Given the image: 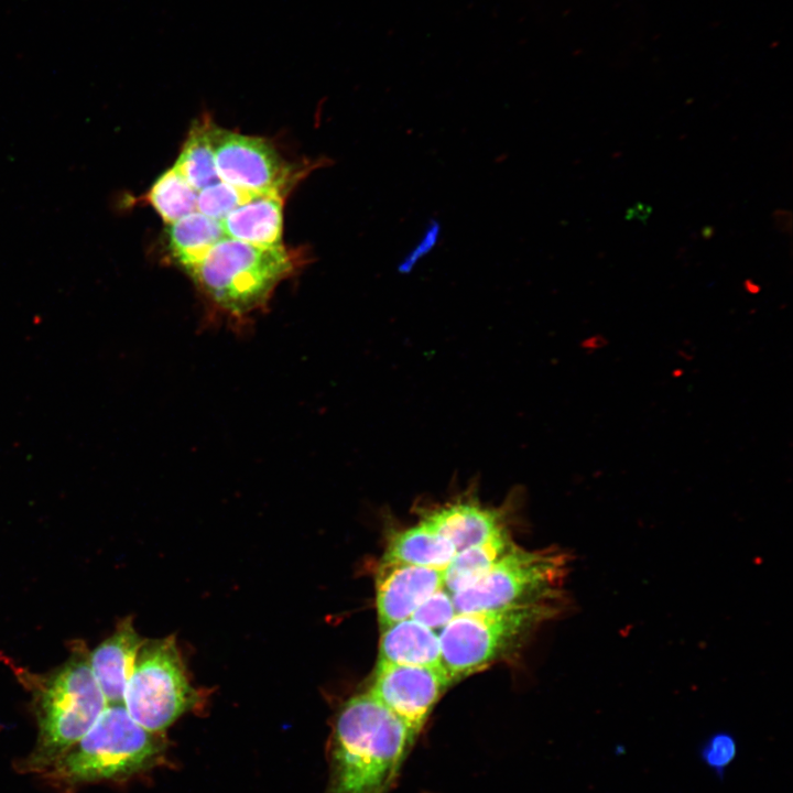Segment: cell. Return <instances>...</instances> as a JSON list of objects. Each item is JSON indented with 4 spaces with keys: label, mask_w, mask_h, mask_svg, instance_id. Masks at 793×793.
<instances>
[{
    "label": "cell",
    "mask_w": 793,
    "mask_h": 793,
    "mask_svg": "<svg viewBox=\"0 0 793 793\" xmlns=\"http://www.w3.org/2000/svg\"><path fill=\"white\" fill-rule=\"evenodd\" d=\"M414 741L368 691L349 697L335 718L324 793H389Z\"/></svg>",
    "instance_id": "cell-1"
},
{
    "label": "cell",
    "mask_w": 793,
    "mask_h": 793,
    "mask_svg": "<svg viewBox=\"0 0 793 793\" xmlns=\"http://www.w3.org/2000/svg\"><path fill=\"white\" fill-rule=\"evenodd\" d=\"M89 651L83 642L73 644L69 658L44 674L17 671L31 693L37 726L34 748L19 759L20 773L41 774L95 724L108 705L90 669Z\"/></svg>",
    "instance_id": "cell-2"
},
{
    "label": "cell",
    "mask_w": 793,
    "mask_h": 793,
    "mask_svg": "<svg viewBox=\"0 0 793 793\" xmlns=\"http://www.w3.org/2000/svg\"><path fill=\"white\" fill-rule=\"evenodd\" d=\"M297 264V256L283 245L263 247L224 237L188 273L215 314L243 327Z\"/></svg>",
    "instance_id": "cell-3"
},
{
    "label": "cell",
    "mask_w": 793,
    "mask_h": 793,
    "mask_svg": "<svg viewBox=\"0 0 793 793\" xmlns=\"http://www.w3.org/2000/svg\"><path fill=\"white\" fill-rule=\"evenodd\" d=\"M161 751L159 732L134 721L123 703L108 704L91 728L40 775L59 793H70L84 784L143 771Z\"/></svg>",
    "instance_id": "cell-4"
},
{
    "label": "cell",
    "mask_w": 793,
    "mask_h": 793,
    "mask_svg": "<svg viewBox=\"0 0 793 793\" xmlns=\"http://www.w3.org/2000/svg\"><path fill=\"white\" fill-rule=\"evenodd\" d=\"M558 610L555 601L458 612L442 629V665L449 678L470 675L502 658Z\"/></svg>",
    "instance_id": "cell-5"
},
{
    "label": "cell",
    "mask_w": 793,
    "mask_h": 793,
    "mask_svg": "<svg viewBox=\"0 0 793 793\" xmlns=\"http://www.w3.org/2000/svg\"><path fill=\"white\" fill-rule=\"evenodd\" d=\"M566 555L553 548L513 546L471 586L453 594L456 612L557 601L566 575Z\"/></svg>",
    "instance_id": "cell-6"
},
{
    "label": "cell",
    "mask_w": 793,
    "mask_h": 793,
    "mask_svg": "<svg viewBox=\"0 0 793 793\" xmlns=\"http://www.w3.org/2000/svg\"><path fill=\"white\" fill-rule=\"evenodd\" d=\"M197 700L174 636L144 640L123 695L131 718L149 731L161 732Z\"/></svg>",
    "instance_id": "cell-7"
},
{
    "label": "cell",
    "mask_w": 793,
    "mask_h": 793,
    "mask_svg": "<svg viewBox=\"0 0 793 793\" xmlns=\"http://www.w3.org/2000/svg\"><path fill=\"white\" fill-rule=\"evenodd\" d=\"M452 680L443 665H405L379 661L367 689L416 737Z\"/></svg>",
    "instance_id": "cell-8"
},
{
    "label": "cell",
    "mask_w": 793,
    "mask_h": 793,
    "mask_svg": "<svg viewBox=\"0 0 793 793\" xmlns=\"http://www.w3.org/2000/svg\"><path fill=\"white\" fill-rule=\"evenodd\" d=\"M215 164L220 181L257 194L281 193L292 170L273 145L259 137L214 126Z\"/></svg>",
    "instance_id": "cell-9"
},
{
    "label": "cell",
    "mask_w": 793,
    "mask_h": 793,
    "mask_svg": "<svg viewBox=\"0 0 793 793\" xmlns=\"http://www.w3.org/2000/svg\"><path fill=\"white\" fill-rule=\"evenodd\" d=\"M442 587V569L382 562L376 583L381 628L409 619L426 598Z\"/></svg>",
    "instance_id": "cell-10"
},
{
    "label": "cell",
    "mask_w": 793,
    "mask_h": 793,
    "mask_svg": "<svg viewBox=\"0 0 793 793\" xmlns=\"http://www.w3.org/2000/svg\"><path fill=\"white\" fill-rule=\"evenodd\" d=\"M143 641L132 618L127 617L117 624L110 637L89 651L90 669L108 704L123 702L124 691Z\"/></svg>",
    "instance_id": "cell-11"
},
{
    "label": "cell",
    "mask_w": 793,
    "mask_h": 793,
    "mask_svg": "<svg viewBox=\"0 0 793 793\" xmlns=\"http://www.w3.org/2000/svg\"><path fill=\"white\" fill-rule=\"evenodd\" d=\"M422 520L449 540L456 552L480 544L504 530L499 511L467 499L428 510Z\"/></svg>",
    "instance_id": "cell-12"
},
{
    "label": "cell",
    "mask_w": 793,
    "mask_h": 793,
    "mask_svg": "<svg viewBox=\"0 0 793 793\" xmlns=\"http://www.w3.org/2000/svg\"><path fill=\"white\" fill-rule=\"evenodd\" d=\"M225 236L251 245H282L283 198L281 193L259 194L229 213L221 221Z\"/></svg>",
    "instance_id": "cell-13"
},
{
    "label": "cell",
    "mask_w": 793,
    "mask_h": 793,
    "mask_svg": "<svg viewBox=\"0 0 793 793\" xmlns=\"http://www.w3.org/2000/svg\"><path fill=\"white\" fill-rule=\"evenodd\" d=\"M379 661L441 666L439 637L430 628L409 618L382 629Z\"/></svg>",
    "instance_id": "cell-14"
},
{
    "label": "cell",
    "mask_w": 793,
    "mask_h": 793,
    "mask_svg": "<svg viewBox=\"0 0 793 793\" xmlns=\"http://www.w3.org/2000/svg\"><path fill=\"white\" fill-rule=\"evenodd\" d=\"M456 553L449 540L421 520L391 539L382 562L444 571Z\"/></svg>",
    "instance_id": "cell-15"
},
{
    "label": "cell",
    "mask_w": 793,
    "mask_h": 793,
    "mask_svg": "<svg viewBox=\"0 0 793 793\" xmlns=\"http://www.w3.org/2000/svg\"><path fill=\"white\" fill-rule=\"evenodd\" d=\"M225 236L221 224L195 210L169 225L167 246L187 272Z\"/></svg>",
    "instance_id": "cell-16"
},
{
    "label": "cell",
    "mask_w": 793,
    "mask_h": 793,
    "mask_svg": "<svg viewBox=\"0 0 793 793\" xmlns=\"http://www.w3.org/2000/svg\"><path fill=\"white\" fill-rule=\"evenodd\" d=\"M512 547L504 529L480 544L457 552L444 569V587L453 595L471 586Z\"/></svg>",
    "instance_id": "cell-17"
},
{
    "label": "cell",
    "mask_w": 793,
    "mask_h": 793,
    "mask_svg": "<svg viewBox=\"0 0 793 793\" xmlns=\"http://www.w3.org/2000/svg\"><path fill=\"white\" fill-rule=\"evenodd\" d=\"M214 126L207 120L196 122L173 166L197 192L220 181L215 164Z\"/></svg>",
    "instance_id": "cell-18"
},
{
    "label": "cell",
    "mask_w": 793,
    "mask_h": 793,
    "mask_svg": "<svg viewBox=\"0 0 793 793\" xmlns=\"http://www.w3.org/2000/svg\"><path fill=\"white\" fill-rule=\"evenodd\" d=\"M197 191L172 167L153 183L148 200L169 225L197 210Z\"/></svg>",
    "instance_id": "cell-19"
},
{
    "label": "cell",
    "mask_w": 793,
    "mask_h": 793,
    "mask_svg": "<svg viewBox=\"0 0 793 793\" xmlns=\"http://www.w3.org/2000/svg\"><path fill=\"white\" fill-rule=\"evenodd\" d=\"M259 194L219 181L197 193V210L221 221L235 208Z\"/></svg>",
    "instance_id": "cell-20"
},
{
    "label": "cell",
    "mask_w": 793,
    "mask_h": 793,
    "mask_svg": "<svg viewBox=\"0 0 793 793\" xmlns=\"http://www.w3.org/2000/svg\"><path fill=\"white\" fill-rule=\"evenodd\" d=\"M456 613L453 595L442 587L426 598L410 618L434 630L443 629Z\"/></svg>",
    "instance_id": "cell-21"
},
{
    "label": "cell",
    "mask_w": 793,
    "mask_h": 793,
    "mask_svg": "<svg viewBox=\"0 0 793 793\" xmlns=\"http://www.w3.org/2000/svg\"><path fill=\"white\" fill-rule=\"evenodd\" d=\"M442 232L439 221L432 219L426 225L421 238L414 247L399 262L398 270L401 273H409L416 263L427 256L438 243Z\"/></svg>",
    "instance_id": "cell-22"
},
{
    "label": "cell",
    "mask_w": 793,
    "mask_h": 793,
    "mask_svg": "<svg viewBox=\"0 0 793 793\" xmlns=\"http://www.w3.org/2000/svg\"><path fill=\"white\" fill-rule=\"evenodd\" d=\"M735 749L732 738L725 734H719L713 737L706 746L704 756L710 765L721 768L732 759Z\"/></svg>",
    "instance_id": "cell-23"
}]
</instances>
